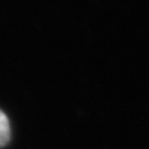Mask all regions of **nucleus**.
<instances>
[{"label": "nucleus", "instance_id": "f257e3e1", "mask_svg": "<svg viewBox=\"0 0 149 149\" xmlns=\"http://www.w3.org/2000/svg\"><path fill=\"white\" fill-rule=\"evenodd\" d=\"M10 139V124L5 113L0 111V147L5 146Z\"/></svg>", "mask_w": 149, "mask_h": 149}]
</instances>
